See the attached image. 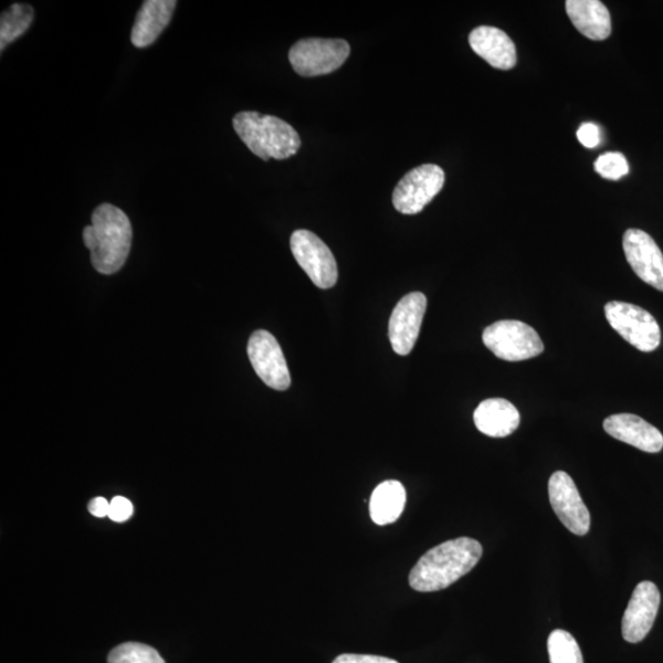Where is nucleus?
Listing matches in <instances>:
<instances>
[{"label": "nucleus", "instance_id": "f257e3e1", "mask_svg": "<svg viewBox=\"0 0 663 663\" xmlns=\"http://www.w3.org/2000/svg\"><path fill=\"white\" fill-rule=\"evenodd\" d=\"M482 555L478 540L469 537L448 540L418 560L409 573V585L419 592L448 589L477 566Z\"/></svg>", "mask_w": 663, "mask_h": 663}, {"label": "nucleus", "instance_id": "f03ea898", "mask_svg": "<svg viewBox=\"0 0 663 663\" xmlns=\"http://www.w3.org/2000/svg\"><path fill=\"white\" fill-rule=\"evenodd\" d=\"M133 230L129 218L113 204L98 206L92 215V225L83 231L85 246L91 250L93 267L110 275L124 267L131 246Z\"/></svg>", "mask_w": 663, "mask_h": 663}, {"label": "nucleus", "instance_id": "7ed1b4c3", "mask_svg": "<svg viewBox=\"0 0 663 663\" xmlns=\"http://www.w3.org/2000/svg\"><path fill=\"white\" fill-rule=\"evenodd\" d=\"M238 136L262 160H284L294 157L302 147L297 131L285 120L245 110L232 120Z\"/></svg>", "mask_w": 663, "mask_h": 663}, {"label": "nucleus", "instance_id": "20e7f679", "mask_svg": "<svg viewBox=\"0 0 663 663\" xmlns=\"http://www.w3.org/2000/svg\"><path fill=\"white\" fill-rule=\"evenodd\" d=\"M483 343L495 357L505 361H524L540 356L544 341L537 332L516 319H503L486 327Z\"/></svg>", "mask_w": 663, "mask_h": 663}, {"label": "nucleus", "instance_id": "39448f33", "mask_svg": "<svg viewBox=\"0 0 663 663\" xmlns=\"http://www.w3.org/2000/svg\"><path fill=\"white\" fill-rule=\"evenodd\" d=\"M604 314L617 334L638 350L650 352L660 347V326L646 309L633 304L611 302L604 306Z\"/></svg>", "mask_w": 663, "mask_h": 663}, {"label": "nucleus", "instance_id": "423d86ee", "mask_svg": "<svg viewBox=\"0 0 663 663\" xmlns=\"http://www.w3.org/2000/svg\"><path fill=\"white\" fill-rule=\"evenodd\" d=\"M349 54L345 40L305 39L294 44L290 61L298 75L318 76L339 70Z\"/></svg>", "mask_w": 663, "mask_h": 663}, {"label": "nucleus", "instance_id": "0eeeda50", "mask_svg": "<svg viewBox=\"0 0 663 663\" xmlns=\"http://www.w3.org/2000/svg\"><path fill=\"white\" fill-rule=\"evenodd\" d=\"M445 183V172L440 166L425 164L404 175L398 182L392 196V202L402 214L413 215L433 201Z\"/></svg>", "mask_w": 663, "mask_h": 663}, {"label": "nucleus", "instance_id": "6e6552de", "mask_svg": "<svg viewBox=\"0 0 663 663\" xmlns=\"http://www.w3.org/2000/svg\"><path fill=\"white\" fill-rule=\"evenodd\" d=\"M291 248L296 262L316 286L329 290L336 285L338 267L334 253L314 232L296 230L291 239Z\"/></svg>", "mask_w": 663, "mask_h": 663}, {"label": "nucleus", "instance_id": "1a4fd4ad", "mask_svg": "<svg viewBox=\"0 0 663 663\" xmlns=\"http://www.w3.org/2000/svg\"><path fill=\"white\" fill-rule=\"evenodd\" d=\"M248 352L254 371L265 385L276 391L290 389V368L278 340L270 332H254L249 340Z\"/></svg>", "mask_w": 663, "mask_h": 663}, {"label": "nucleus", "instance_id": "9d476101", "mask_svg": "<svg viewBox=\"0 0 663 663\" xmlns=\"http://www.w3.org/2000/svg\"><path fill=\"white\" fill-rule=\"evenodd\" d=\"M548 494L552 511L570 533L577 536L589 533L591 526L589 508L582 502L577 484L568 473L558 471L551 474Z\"/></svg>", "mask_w": 663, "mask_h": 663}, {"label": "nucleus", "instance_id": "9b49d317", "mask_svg": "<svg viewBox=\"0 0 663 663\" xmlns=\"http://www.w3.org/2000/svg\"><path fill=\"white\" fill-rule=\"evenodd\" d=\"M623 250L639 278L663 292V254L655 240L643 230L629 229L623 236Z\"/></svg>", "mask_w": 663, "mask_h": 663}, {"label": "nucleus", "instance_id": "f8f14e48", "mask_svg": "<svg viewBox=\"0 0 663 663\" xmlns=\"http://www.w3.org/2000/svg\"><path fill=\"white\" fill-rule=\"evenodd\" d=\"M427 296L422 293L406 295L393 309L389 324L391 346L400 356H408L415 346L427 312Z\"/></svg>", "mask_w": 663, "mask_h": 663}, {"label": "nucleus", "instance_id": "ddd939ff", "mask_svg": "<svg viewBox=\"0 0 663 663\" xmlns=\"http://www.w3.org/2000/svg\"><path fill=\"white\" fill-rule=\"evenodd\" d=\"M661 603L657 586L651 581L640 582L627 607L622 634L628 643L636 644L643 641L655 623Z\"/></svg>", "mask_w": 663, "mask_h": 663}, {"label": "nucleus", "instance_id": "4468645a", "mask_svg": "<svg viewBox=\"0 0 663 663\" xmlns=\"http://www.w3.org/2000/svg\"><path fill=\"white\" fill-rule=\"evenodd\" d=\"M608 435L641 451L657 453L663 449V435L654 425L634 414H614L603 422Z\"/></svg>", "mask_w": 663, "mask_h": 663}, {"label": "nucleus", "instance_id": "2eb2a0df", "mask_svg": "<svg viewBox=\"0 0 663 663\" xmlns=\"http://www.w3.org/2000/svg\"><path fill=\"white\" fill-rule=\"evenodd\" d=\"M472 50L496 70L511 71L517 62L516 46L511 36L501 29L480 27L470 35Z\"/></svg>", "mask_w": 663, "mask_h": 663}, {"label": "nucleus", "instance_id": "dca6fc26", "mask_svg": "<svg viewBox=\"0 0 663 663\" xmlns=\"http://www.w3.org/2000/svg\"><path fill=\"white\" fill-rule=\"evenodd\" d=\"M177 2L175 0H147L140 7L131 28L130 41L137 49L149 48L168 28Z\"/></svg>", "mask_w": 663, "mask_h": 663}, {"label": "nucleus", "instance_id": "f3484780", "mask_svg": "<svg viewBox=\"0 0 663 663\" xmlns=\"http://www.w3.org/2000/svg\"><path fill=\"white\" fill-rule=\"evenodd\" d=\"M474 424L482 434L491 438L512 435L522 422L517 408L504 398H490L475 409Z\"/></svg>", "mask_w": 663, "mask_h": 663}, {"label": "nucleus", "instance_id": "a211bd4d", "mask_svg": "<svg viewBox=\"0 0 663 663\" xmlns=\"http://www.w3.org/2000/svg\"><path fill=\"white\" fill-rule=\"evenodd\" d=\"M567 14L585 38L603 41L611 36L610 11L600 0H568Z\"/></svg>", "mask_w": 663, "mask_h": 663}, {"label": "nucleus", "instance_id": "6ab92c4d", "mask_svg": "<svg viewBox=\"0 0 663 663\" xmlns=\"http://www.w3.org/2000/svg\"><path fill=\"white\" fill-rule=\"evenodd\" d=\"M406 490L398 481H386L376 486L370 497V516L376 525L385 526L397 522L406 506Z\"/></svg>", "mask_w": 663, "mask_h": 663}, {"label": "nucleus", "instance_id": "aec40b11", "mask_svg": "<svg viewBox=\"0 0 663 663\" xmlns=\"http://www.w3.org/2000/svg\"><path fill=\"white\" fill-rule=\"evenodd\" d=\"M35 10L29 4L17 3L3 11L0 18V50L2 52L29 30Z\"/></svg>", "mask_w": 663, "mask_h": 663}, {"label": "nucleus", "instance_id": "412c9836", "mask_svg": "<svg viewBox=\"0 0 663 663\" xmlns=\"http://www.w3.org/2000/svg\"><path fill=\"white\" fill-rule=\"evenodd\" d=\"M548 654L550 663H583L578 641L566 630L558 629L549 635Z\"/></svg>", "mask_w": 663, "mask_h": 663}, {"label": "nucleus", "instance_id": "4be33fe9", "mask_svg": "<svg viewBox=\"0 0 663 663\" xmlns=\"http://www.w3.org/2000/svg\"><path fill=\"white\" fill-rule=\"evenodd\" d=\"M108 663H165L159 652L148 645L126 643L109 652Z\"/></svg>", "mask_w": 663, "mask_h": 663}, {"label": "nucleus", "instance_id": "5701e85b", "mask_svg": "<svg viewBox=\"0 0 663 663\" xmlns=\"http://www.w3.org/2000/svg\"><path fill=\"white\" fill-rule=\"evenodd\" d=\"M594 170L606 180L618 181L629 172V164L622 152H604L594 161Z\"/></svg>", "mask_w": 663, "mask_h": 663}, {"label": "nucleus", "instance_id": "b1692460", "mask_svg": "<svg viewBox=\"0 0 663 663\" xmlns=\"http://www.w3.org/2000/svg\"><path fill=\"white\" fill-rule=\"evenodd\" d=\"M133 515V505L124 496L114 497L113 502H109L108 517L115 523H125Z\"/></svg>", "mask_w": 663, "mask_h": 663}, {"label": "nucleus", "instance_id": "393cba45", "mask_svg": "<svg viewBox=\"0 0 663 663\" xmlns=\"http://www.w3.org/2000/svg\"><path fill=\"white\" fill-rule=\"evenodd\" d=\"M578 139L585 148L593 149L600 146L601 129L594 124H583L578 129Z\"/></svg>", "mask_w": 663, "mask_h": 663}, {"label": "nucleus", "instance_id": "a878e982", "mask_svg": "<svg viewBox=\"0 0 663 663\" xmlns=\"http://www.w3.org/2000/svg\"><path fill=\"white\" fill-rule=\"evenodd\" d=\"M334 663H400L396 660L375 656V655H358V654H343L338 656Z\"/></svg>", "mask_w": 663, "mask_h": 663}, {"label": "nucleus", "instance_id": "bb28decb", "mask_svg": "<svg viewBox=\"0 0 663 663\" xmlns=\"http://www.w3.org/2000/svg\"><path fill=\"white\" fill-rule=\"evenodd\" d=\"M87 508L88 513H91L93 516L103 518L108 516L109 502H107L105 497L98 496L88 503Z\"/></svg>", "mask_w": 663, "mask_h": 663}]
</instances>
